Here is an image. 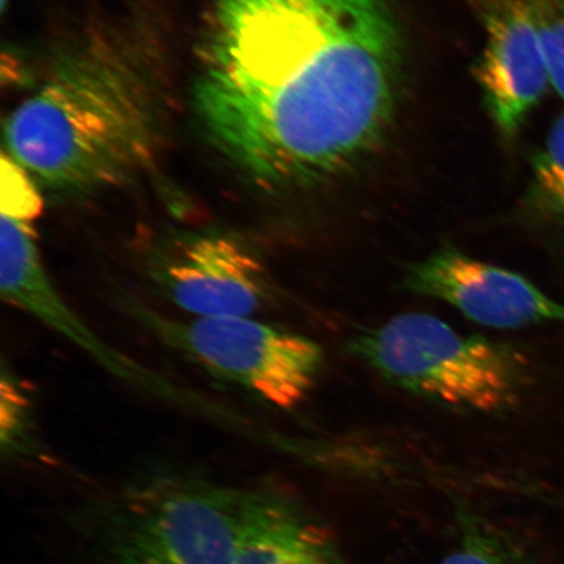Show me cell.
<instances>
[{"instance_id": "6da1fadb", "label": "cell", "mask_w": 564, "mask_h": 564, "mask_svg": "<svg viewBox=\"0 0 564 564\" xmlns=\"http://www.w3.org/2000/svg\"><path fill=\"white\" fill-rule=\"evenodd\" d=\"M403 67L383 0H209L194 105L258 185H314L366 158L392 122Z\"/></svg>"}, {"instance_id": "7a4b0ae2", "label": "cell", "mask_w": 564, "mask_h": 564, "mask_svg": "<svg viewBox=\"0 0 564 564\" xmlns=\"http://www.w3.org/2000/svg\"><path fill=\"white\" fill-rule=\"evenodd\" d=\"M156 84L131 53L91 42L62 56L4 126L10 158L59 195L121 185L158 154Z\"/></svg>"}, {"instance_id": "3957f363", "label": "cell", "mask_w": 564, "mask_h": 564, "mask_svg": "<svg viewBox=\"0 0 564 564\" xmlns=\"http://www.w3.org/2000/svg\"><path fill=\"white\" fill-rule=\"evenodd\" d=\"M350 348L391 383L470 411L512 408L531 383V368L517 350L423 313L394 316L356 337Z\"/></svg>"}, {"instance_id": "277c9868", "label": "cell", "mask_w": 564, "mask_h": 564, "mask_svg": "<svg viewBox=\"0 0 564 564\" xmlns=\"http://www.w3.org/2000/svg\"><path fill=\"white\" fill-rule=\"evenodd\" d=\"M118 306L166 348L209 376L274 408L307 398L323 368L319 345L253 316L176 319L112 288Z\"/></svg>"}, {"instance_id": "5b68a950", "label": "cell", "mask_w": 564, "mask_h": 564, "mask_svg": "<svg viewBox=\"0 0 564 564\" xmlns=\"http://www.w3.org/2000/svg\"><path fill=\"white\" fill-rule=\"evenodd\" d=\"M145 285L193 317L253 316L272 300L262 259L241 237L220 230L162 237L141 250Z\"/></svg>"}, {"instance_id": "8992f818", "label": "cell", "mask_w": 564, "mask_h": 564, "mask_svg": "<svg viewBox=\"0 0 564 564\" xmlns=\"http://www.w3.org/2000/svg\"><path fill=\"white\" fill-rule=\"evenodd\" d=\"M249 496L202 482L159 485L127 528L118 564H236Z\"/></svg>"}, {"instance_id": "52a82bcc", "label": "cell", "mask_w": 564, "mask_h": 564, "mask_svg": "<svg viewBox=\"0 0 564 564\" xmlns=\"http://www.w3.org/2000/svg\"><path fill=\"white\" fill-rule=\"evenodd\" d=\"M2 297L88 352L126 383L227 426L232 412L193 391L176 386L102 341L63 300L42 262L32 223L2 216L0 238Z\"/></svg>"}, {"instance_id": "ba28073f", "label": "cell", "mask_w": 564, "mask_h": 564, "mask_svg": "<svg viewBox=\"0 0 564 564\" xmlns=\"http://www.w3.org/2000/svg\"><path fill=\"white\" fill-rule=\"evenodd\" d=\"M409 291L449 303L469 319L499 329L564 323V303L523 274L442 250L408 267Z\"/></svg>"}, {"instance_id": "9c48e42d", "label": "cell", "mask_w": 564, "mask_h": 564, "mask_svg": "<svg viewBox=\"0 0 564 564\" xmlns=\"http://www.w3.org/2000/svg\"><path fill=\"white\" fill-rule=\"evenodd\" d=\"M486 47L479 67L494 121L513 137L550 86L531 0H481Z\"/></svg>"}, {"instance_id": "30bf717a", "label": "cell", "mask_w": 564, "mask_h": 564, "mask_svg": "<svg viewBox=\"0 0 564 564\" xmlns=\"http://www.w3.org/2000/svg\"><path fill=\"white\" fill-rule=\"evenodd\" d=\"M236 564H343L319 529L281 500L250 494Z\"/></svg>"}, {"instance_id": "8fae6325", "label": "cell", "mask_w": 564, "mask_h": 564, "mask_svg": "<svg viewBox=\"0 0 564 564\" xmlns=\"http://www.w3.org/2000/svg\"><path fill=\"white\" fill-rule=\"evenodd\" d=\"M533 171L532 200L552 225L564 258V112L550 129Z\"/></svg>"}, {"instance_id": "7c38bea8", "label": "cell", "mask_w": 564, "mask_h": 564, "mask_svg": "<svg viewBox=\"0 0 564 564\" xmlns=\"http://www.w3.org/2000/svg\"><path fill=\"white\" fill-rule=\"evenodd\" d=\"M0 442L10 457L31 453L37 442L30 388L6 361L0 373Z\"/></svg>"}, {"instance_id": "4fadbf2b", "label": "cell", "mask_w": 564, "mask_h": 564, "mask_svg": "<svg viewBox=\"0 0 564 564\" xmlns=\"http://www.w3.org/2000/svg\"><path fill=\"white\" fill-rule=\"evenodd\" d=\"M0 209L2 215L33 223L44 209V200L34 180L15 160L3 153L0 169Z\"/></svg>"}, {"instance_id": "5bb4252c", "label": "cell", "mask_w": 564, "mask_h": 564, "mask_svg": "<svg viewBox=\"0 0 564 564\" xmlns=\"http://www.w3.org/2000/svg\"><path fill=\"white\" fill-rule=\"evenodd\" d=\"M550 84L564 100V0H531Z\"/></svg>"}, {"instance_id": "9a60e30c", "label": "cell", "mask_w": 564, "mask_h": 564, "mask_svg": "<svg viewBox=\"0 0 564 564\" xmlns=\"http://www.w3.org/2000/svg\"><path fill=\"white\" fill-rule=\"evenodd\" d=\"M442 564H498V561L481 549L468 547L449 555Z\"/></svg>"}]
</instances>
